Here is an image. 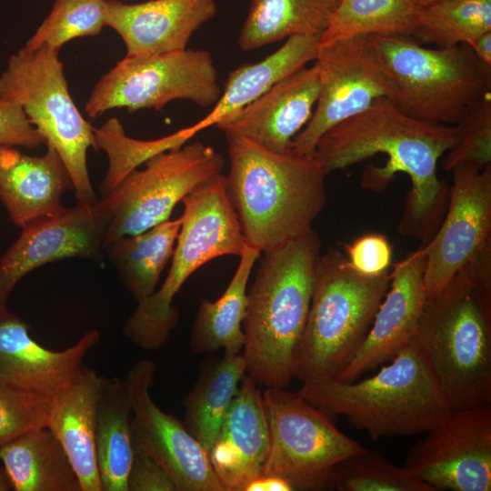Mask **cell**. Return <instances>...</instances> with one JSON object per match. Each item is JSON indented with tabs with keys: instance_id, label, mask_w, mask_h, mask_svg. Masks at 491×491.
Instances as JSON below:
<instances>
[{
	"instance_id": "28",
	"label": "cell",
	"mask_w": 491,
	"mask_h": 491,
	"mask_svg": "<svg viewBox=\"0 0 491 491\" xmlns=\"http://www.w3.org/2000/svg\"><path fill=\"white\" fill-rule=\"evenodd\" d=\"M132 407L125 379H105L97 403L95 456L102 491H127L134 456Z\"/></svg>"
},
{
	"instance_id": "36",
	"label": "cell",
	"mask_w": 491,
	"mask_h": 491,
	"mask_svg": "<svg viewBox=\"0 0 491 491\" xmlns=\"http://www.w3.org/2000/svg\"><path fill=\"white\" fill-rule=\"evenodd\" d=\"M106 0H55L46 18L26 41L25 49L59 50L65 43L97 35L105 26Z\"/></svg>"
},
{
	"instance_id": "35",
	"label": "cell",
	"mask_w": 491,
	"mask_h": 491,
	"mask_svg": "<svg viewBox=\"0 0 491 491\" xmlns=\"http://www.w3.org/2000/svg\"><path fill=\"white\" fill-rule=\"evenodd\" d=\"M333 486L339 491H435L412 470L366 448L335 466Z\"/></svg>"
},
{
	"instance_id": "23",
	"label": "cell",
	"mask_w": 491,
	"mask_h": 491,
	"mask_svg": "<svg viewBox=\"0 0 491 491\" xmlns=\"http://www.w3.org/2000/svg\"><path fill=\"white\" fill-rule=\"evenodd\" d=\"M28 155L14 146H0V199L13 223L22 227L65 206L63 194L74 189L67 168L55 148Z\"/></svg>"
},
{
	"instance_id": "44",
	"label": "cell",
	"mask_w": 491,
	"mask_h": 491,
	"mask_svg": "<svg viewBox=\"0 0 491 491\" xmlns=\"http://www.w3.org/2000/svg\"><path fill=\"white\" fill-rule=\"evenodd\" d=\"M13 490L7 473L0 461V491Z\"/></svg>"
},
{
	"instance_id": "40",
	"label": "cell",
	"mask_w": 491,
	"mask_h": 491,
	"mask_svg": "<svg viewBox=\"0 0 491 491\" xmlns=\"http://www.w3.org/2000/svg\"><path fill=\"white\" fill-rule=\"evenodd\" d=\"M45 144L15 102L0 98V146L35 148Z\"/></svg>"
},
{
	"instance_id": "10",
	"label": "cell",
	"mask_w": 491,
	"mask_h": 491,
	"mask_svg": "<svg viewBox=\"0 0 491 491\" xmlns=\"http://www.w3.org/2000/svg\"><path fill=\"white\" fill-rule=\"evenodd\" d=\"M263 399L269 444L262 475L281 477L294 490L331 489L335 466L366 449L296 392L267 387Z\"/></svg>"
},
{
	"instance_id": "19",
	"label": "cell",
	"mask_w": 491,
	"mask_h": 491,
	"mask_svg": "<svg viewBox=\"0 0 491 491\" xmlns=\"http://www.w3.org/2000/svg\"><path fill=\"white\" fill-rule=\"evenodd\" d=\"M319 87L317 66H304L215 125L225 137H243L269 151L289 153L312 116Z\"/></svg>"
},
{
	"instance_id": "12",
	"label": "cell",
	"mask_w": 491,
	"mask_h": 491,
	"mask_svg": "<svg viewBox=\"0 0 491 491\" xmlns=\"http://www.w3.org/2000/svg\"><path fill=\"white\" fill-rule=\"evenodd\" d=\"M222 94L207 50L184 49L143 57L125 56L93 88L85 110L96 117L115 108L160 110L174 100L214 105Z\"/></svg>"
},
{
	"instance_id": "34",
	"label": "cell",
	"mask_w": 491,
	"mask_h": 491,
	"mask_svg": "<svg viewBox=\"0 0 491 491\" xmlns=\"http://www.w3.org/2000/svg\"><path fill=\"white\" fill-rule=\"evenodd\" d=\"M94 132L96 151L104 150L109 161L106 175L100 185L102 195L152 156L183 145L194 136L185 127L155 140L134 139L125 135L115 117L108 119L100 128H94Z\"/></svg>"
},
{
	"instance_id": "33",
	"label": "cell",
	"mask_w": 491,
	"mask_h": 491,
	"mask_svg": "<svg viewBox=\"0 0 491 491\" xmlns=\"http://www.w3.org/2000/svg\"><path fill=\"white\" fill-rule=\"evenodd\" d=\"M491 30V0H443L419 7L410 36L419 45L445 48L469 45Z\"/></svg>"
},
{
	"instance_id": "9",
	"label": "cell",
	"mask_w": 491,
	"mask_h": 491,
	"mask_svg": "<svg viewBox=\"0 0 491 491\" xmlns=\"http://www.w3.org/2000/svg\"><path fill=\"white\" fill-rule=\"evenodd\" d=\"M59 50L24 47L12 55L0 75V98L17 103L30 123L56 150L72 179L78 203L95 204L86 155L96 151L94 126L88 123L70 95L58 57Z\"/></svg>"
},
{
	"instance_id": "32",
	"label": "cell",
	"mask_w": 491,
	"mask_h": 491,
	"mask_svg": "<svg viewBox=\"0 0 491 491\" xmlns=\"http://www.w3.org/2000/svg\"><path fill=\"white\" fill-rule=\"evenodd\" d=\"M418 9L410 0H340L320 43L359 35L410 37Z\"/></svg>"
},
{
	"instance_id": "2",
	"label": "cell",
	"mask_w": 491,
	"mask_h": 491,
	"mask_svg": "<svg viewBox=\"0 0 491 491\" xmlns=\"http://www.w3.org/2000/svg\"><path fill=\"white\" fill-rule=\"evenodd\" d=\"M412 342L450 410L491 404V245L427 296Z\"/></svg>"
},
{
	"instance_id": "16",
	"label": "cell",
	"mask_w": 491,
	"mask_h": 491,
	"mask_svg": "<svg viewBox=\"0 0 491 491\" xmlns=\"http://www.w3.org/2000/svg\"><path fill=\"white\" fill-rule=\"evenodd\" d=\"M155 375L154 362L145 359L133 365L125 378L132 407L134 448L155 459L177 491H225L204 447L184 423L154 402L150 388Z\"/></svg>"
},
{
	"instance_id": "39",
	"label": "cell",
	"mask_w": 491,
	"mask_h": 491,
	"mask_svg": "<svg viewBox=\"0 0 491 491\" xmlns=\"http://www.w3.org/2000/svg\"><path fill=\"white\" fill-rule=\"evenodd\" d=\"M344 249L349 266L356 273L375 277L389 272L393 248L384 235H363L350 244H345Z\"/></svg>"
},
{
	"instance_id": "22",
	"label": "cell",
	"mask_w": 491,
	"mask_h": 491,
	"mask_svg": "<svg viewBox=\"0 0 491 491\" xmlns=\"http://www.w3.org/2000/svg\"><path fill=\"white\" fill-rule=\"evenodd\" d=\"M245 376L209 452L213 469L225 491H244L262 475L269 435L263 393Z\"/></svg>"
},
{
	"instance_id": "7",
	"label": "cell",
	"mask_w": 491,
	"mask_h": 491,
	"mask_svg": "<svg viewBox=\"0 0 491 491\" xmlns=\"http://www.w3.org/2000/svg\"><path fill=\"white\" fill-rule=\"evenodd\" d=\"M182 203V223L167 276L159 289L138 302L123 326L125 336L145 351L160 349L177 326L179 311L173 300L189 276L215 258L239 256L246 245L225 175L202 182Z\"/></svg>"
},
{
	"instance_id": "24",
	"label": "cell",
	"mask_w": 491,
	"mask_h": 491,
	"mask_svg": "<svg viewBox=\"0 0 491 491\" xmlns=\"http://www.w3.org/2000/svg\"><path fill=\"white\" fill-rule=\"evenodd\" d=\"M105 379L85 367L70 384L50 396L47 427L64 446L81 491H102L95 436L97 403Z\"/></svg>"
},
{
	"instance_id": "38",
	"label": "cell",
	"mask_w": 491,
	"mask_h": 491,
	"mask_svg": "<svg viewBox=\"0 0 491 491\" xmlns=\"http://www.w3.org/2000/svg\"><path fill=\"white\" fill-rule=\"evenodd\" d=\"M456 125L457 140L446 153L443 168L451 171L459 164L480 168L491 165V94L477 102Z\"/></svg>"
},
{
	"instance_id": "42",
	"label": "cell",
	"mask_w": 491,
	"mask_h": 491,
	"mask_svg": "<svg viewBox=\"0 0 491 491\" xmlns=\"http://www.w3.org/2000/svg\"><path fill=\"white\" fill-rule=\"evenodd\" d=\"M244 491H294V488L281 477L261 475L249 482Z\"/></svg>"
},
{
	"instance_id": "37",
	"label": "cell",
	"mask_w": 491,
	"mask_h": 491,
	"mask_svg": "<svg viewBox=\"0 0 491 491\" xmlns=\"http://www.w3.org/2000/svg\"><path fill=\"white\" fill-rule=\"evenodd\" d=\"M48 396L0 383V446L48 425Z\"/></svg>"
},
{
	"instance_id": "31",
	"label": "cell",
	"mask_w": 491,
	"mask_h": 491,
	"mask_svg": "<svg viewBox=\"0 0 491 491\" xmlns=\"http://www.w3.org/2000/svg\"><path fill=\"white\" fill-rule=\"evenodd\" d=\"M181 223V216L168 219L105 247L122 284L137 302L156 290L161 274L172 258Z\"/></svg>"
},
{
	"instance_id": "3",
	"label": "cell",
	"mask_w": 491,
	"mask_h": 491,
	"mask_svg": "<svg viewBox=\"0 0 491 491\" xmlns=\"http://www.w3.org/2000/svg\"><path fill=\"white\" fill-rule=\"evenodd\" d=\"M229 200L246 243L261 253L306 234L326 204V175L314 155L279 154L226 137Z\"/></svg>"
},
{
	"instance_id": "11",
	"label": "cell",
	"mask_w": 491,
	"mask_h": 491,
	"mask_svg": "<svg viewBox=\"0 0 491 491\" xmlns=\"http://www.w3.org/2000/svg\"><path fill=\"white\" fill-rule=\"evenodd\" d=\"M129 173L97 201L107 225L104 250L112 242L170 219L175 205L196 185L221 174L220 153L202 142L161 152Z\"/></svg>"
},
{
	"instance_id": "20",
	"label": "cell",
	"mask_w": 491,
	"mask_h": 491,
	"mask_svg": "<svg viewBox=\"0 0 491 491\" xmlns=\"http://www.w3.org/2000/svg\"><path fill=\"white\" fill-rule=\"evenodd\" d=\"M30 326L0 306V383L52 396L86 366L84 359L99 343L98 330L85 333L63 350L45 347L31 337Z\"/></svg>"
},
{
	"instance_id": "4",
	"label": "cell",
	"mask_w": 491,
	"mask_h": 491,
	"mask_svg": "<svg viewBox=\"0 0 491 491\" xmlns=\"http://www.w3.org/2000/svg\"><path fill=\"white\" fill-rule=\"evenodd\" d=\"M320 256L321 239L312 229L260 260L247 290L242 353L246 374L258 384L285 388L294 378Z\"/></svg>"
},
{
	"instance_id": "43",
	"label": "cell",
	"mask_w": 491,
	"mask_h": 491,
	"mask_svg": "<svg viewBox=\"0 0 491 491\" xmlns=\"http://www.w3.org/2000/svg\"><path fill=\"white\" fill-rule=\"evenodd\" d=\"M469 45L478 60L491 67V30L480 35Z\"/></svg>"
},
{
	"instance_id": "17",
	"label": "cell",
	"mask_w": 491,
	"mask_h": 491,
	"mask_svg": "<svg viewBox=\"0 0 491 491\" xmlns=\"http://www.w3.org/2000/svg\"><path fill=\"white\" fill-rule=\"evenodd\" d=\"M98 201V200H97ZM106 217L98 203H78L22 226L19 237L0 258V306L15 285L45 264L71 257L102 259Z\"/></svg>"
},
{
	"instance_id": "21",
	"label": "cell",
	"mask_w": 491,
	"mask_h": 491,
	"mask_svg": "<svg viewBox=\"0 0 491 491\" xmlns=\"http://www.w3.org/2000/svg\"><path fill=\"white\" fill-rule=\"evenodd\" d=\"M217 12L215 0L105 3V26L122 38L125 56L143 57L187 48L193 34Z\"/></svg>"
},
{
	"instance_id": "25",
	"label": "cell",
	"mask_w": 491,
	"mask_h": 491,
	"mask_svg": "<svg viewBox=\"0 0 491 491\" xmlns=\"http://www.w3.org/2000/svg\"><path fill=\"white\" fill-rule=\"evenodd\" d=\"M319 43V36H291L265 59L231 71L218 101L207 115L189 126L191 132L195 135L216 125L255 101L278 81L315 61Z\"/></svg>"
},
{
	"instance_id": "8",
	"label": "cell",
	"mask_w": 491,
	"mask_h": 491,
	"mask_svg": "<svg viewBox=\"0 0 491 491\" xmlns=\"http://www.w3.org/2000/svg\"><path fill=\"white\" fill-rule=\"evenodd\" d=\"M389 79L391 101L406 115L456 125L491 94V67L467 44L431 49L408 36L369 35Z\"/></svg>"
},
{
	"instance_id": "27",
	"label": "cell",
	"mask_w": 491,
	"mask_h": 491,
	"mask_svg": "<svg viewBox=\"0 0 491 491\" xmlns=\"http://www.w3.org/2000/svg\"><path fill=\"white\" fill-rule=\"evenodd\" d=\"M261 252L246 245L236 270L223 295L212 302H200L190 336L194 353H213L223 349L238 354L243 349V321L247 305V284Z\"/></svg>"
},
{
	"instance_id": "13",
	"label": "cell",
	"mask_w": 491,
	"mask_h": 491,
	"mask_svg": "<svg viewBox=\"0 0 491 491\" xmlns=\"http://www.w3.org/2000/svg\"><path fill=\"white\" fill-rule=\"evenodd\" d=\"M315 65L320 87L316 109L291 150L314 155L317 141L336 124L369 107L376 100H391L392 88L371 45L369 35H359L319 43Z\"/></svg>"
},
{
	"instance_id": "30",
	"label": "cell",
	"mask_w": 491,
	"mask_h": 491,
	"mask_svg": "<svg viewBox=\"0 0 491 491\" xmlns=\"http://www.w3.org/2000/svg\"><path fill=\"white\" fill-rule=\"evenodd\" d=\"M246 374L243 355L225 353L203 366L195 385L183 400L184 425L208 456Z\"/></svg>"
},
{
	"instance_id": "5",
	"label": "cell",
	"mask_w": 491,
	"mask_h": 491,
	"mask_svg": "<svg viewBox=\"0 0 491 491\" xmlns=\"http://www.w3.org/2000/svg\"><path fill=\"white\" fill-rule=\"evenodd\" d=\"M374 376L303 385L296 392L325 413L346 417L372 440L426 433L450 409L419 347L411 342Z\"/></svg>"
},
{
	"instance_id": "45",
	"label": "cell",
	"mask_w": 491,
	"mask_h": 491,
	"mask_svg": "<svg viewBox=\"0 0 491 491\" xmlns=\"http://www.w3.org/2000/svg\"><path fill=\"white\" fill-rule=\"evenodd\" d=\"M414 5L418 7L426 6L443 0H410Z\"/></svg>"
},
{
	"instance_id": "15",
	"label": "cell",
	"mask_w": 491,
	"mask_h": 491,
	"mask_svg": "<svg viewBox=\"0 0 491 491\" xmlns=\"http://www.w3.org/2000/svg\"><path fill=\"white\" fill-rule=\"evenodd\" d=\"M451 172L445 215L431 240L422 246L427 296L440 291L491 245V165L480 168L459 164Z\"/></svg>"
},
{
	"instance_id": "14",
	"label": "cell",
	"mask_w": 491,
	"mask_h": 491,
	"mask_svg": "<svg viewBox=\"0 0 491 491\" xmlns=\"http://www.w3.org/2000/svg\"><path fill=\"white\" fill-rule=\"evenodd\" d=\"M404 466L436 490H491V406L450 410L407 453Z\"/></svg>"
},
{
	"instance_id": "41",
	"label": "cell",
	"mask_w": 491,
	"mask_h": 491,
	"mask_svg": "<svg viewBox=\"0 0 491 491\" xmlns=\"http://www.w3.org/2000/svg\"><path fill=\"white\" fill-rule=\"evenodd\" d=\"M127 491H177L166 470L149 455L135 449Z\"/></svg>"
},
{
	"instance_id": "29",
	"label": "cell",
	"mask_w": 491,
	"mask_h": 491,
	"mask_svg": "<svg viewBox=\"0 0 491 491\" xmlns=\"http://www.w3.org/2000/svg\"><path fill=\"white\" fill-rule=\"evenodd\" d=\"M340 0H251L240 30L244 51L261 48L296 35L321 38Z\"/></svg>"
},
{
	"instance_id": "18",
	"label": "cell",
	"mask_w": 491,
	"mask_h": 491,
	"mask_svg": "<svg viewBox=\"0 0 491 491\" xmlns=\"http://www.w3.org/2000/svg\"><path fill=\"white\" fill-rule=\"evenodd\" d=\"M421 246L397 262L390 284L361 347L336 380L352 382L390 361L413 341L427 299Z\"/></svg>"
},
{
	"instance_id": "26",
	"label": "cell",
	"mask_w": 491,
	"mask_h": 491,
	"mask_svg": "<svg viewBox=\"0 0 491 491\" xmlns=\"http://www.w3.org/2000/svg\"><path fill=\"white\" fill-rule=\"evenodd\" d=\"M0 461L15 491H81L64 446L47 426L1 445Z\"/></svg>"
},
{
	"instance_id": "6",
	"label": "cell",
	"mask_w": 491,
	"mask_h": 491,
	"mask_svg": "<svg viewBox=\"0 0 491 491\" xmlns=\"http://www.w3.org/2000/svg\"><path fill=\"white\" fill-rule=\"evenodd\" d=\"M389 284L390 272L364 276L341 251L321 254L294 378L303 385L336 378L364 343Z\"/></svg>"
},
{
	"instance_id": "1",
	"label": "cell",
	"mask_w": 491,
	"mask_h": 491,
	"mask_svg": "<svg viewBox=\"0 0 491 491\" xmlns=\"http://www.w3.org/2000/svg\"><path fill=\"white\" fill-rule=\"evenodd\" d=\"M457 125L433 124L411 117L388 98L376 100L363 112L332 126L319 138L314 156L326 175L376 154L387 156L385 166L369 165L363 186L380 191L397 172L411 180L398 232L427 244L447 207L449 186L437 175L438 160L456 142Z\"/></svg>"
}]
</instances>
